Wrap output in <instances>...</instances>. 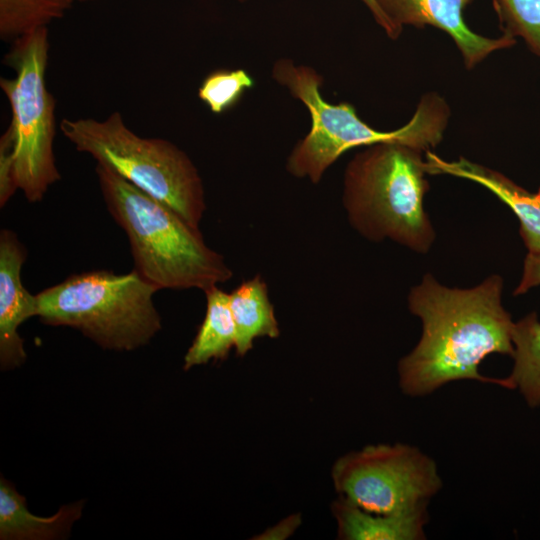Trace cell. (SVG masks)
<instances>
[{
	"label": "cell",
	"mask_w": 540,
	"mask_h": 540,
	"mask_svg": "<svg viewBox=\"0 0 540 540\" xmlns=\"http://www.w3.org/2000/svg\"><path fill=\"white\" fill-rule=\"evenodd\" d=\"M503 279L486 278L468 289L449 288L424 275L408 296L411 313L420 318L422 334L398 363L399 386L410 396L430 394L452 381L476 380L510 389L507 378L479 372L490 354L513 355L514 322L501 301Z\"/></svg>",
	"instance_id": "obj_1"
},
{
	"label": "cell",
	"mask_w": 540,
	"mask_h": 540,
	"mask_svg": "<svg viewBox=\"0 0 540 540\" xmlns=\"http://www.w3.org/2000/svg\"><path fill=\"white\" fill-rule=\"evenodd\" d=\"M95 172L108 211L128 237L134 269L158 291L205 292L232 278L224 257L206 244L199 227L109 167L97 164Z\"/></svg>",
	"instance_id": "obj_2"
},
{
	"label": "cell",
	"mask_w": 540,
	"mask_h": 540,
	"mask_svg": "<svg viewBox=\"0 0 540 540\" xmlns=\"http://www.w3.org/2000/svg\"><path fill=\"white\" fill-rule=\"evenodd\" d=\"M272 77L309 113L310 130L291 150L286 170L293 177L313 184H318L328 168L353 148L395 142L430 150L443 139L450 117L447 102L437 93L429 92L404 126L379 131L364 122L350 103L327 102L320 90L323 78L314 68L282 58L274 63Z\"/></svg>",
	"instance_id": "obj_3"
},
{
	"label": "cell",
	"mask_w": 540,
	"mask_h": 540,
	"mask_svg": "<svg viewBox=\"0 0 540 540\" xmlns=\"http://www.w3.org/2000/svg\"><path fill=\"white\" fill-rule=\"evenodd\" d=\"M423 152L401 143H377L349 161L342 202L349 223L364 238L391 239L428 252L435 232L424 210L429 185Z\"/></svg>",
	"instance_id": "obj_4"
},
{
	"label": "cell",
	"mask_w": 540,
	"mask_h": 540,
	"mask_svg": "<svg viewBox=\"0 0 540 540\" xmlns=\"http://www.w3.org/2000/svg\"><path fill=\"white\" fill-rule=\"evenodd\" d=\"M157 291L135 269L82 272L36 294L37 317L77 329L103 349L133 351L162 327L153 301Z\"/></svg>",
	"instance_id": "obj_5"
},
{
	"label": "cell",
	"mask_w": 540,
	"mask_h": 540,
	"mask_svg": "<svg viewBox=\"0 0 540 540\" xmlns=\"http://www.w3.org/2000/svg\"><path fill=\"white\" fill-rule=\"evenodd\" d=\"M60 129L77 151L199 227L206 210L203 181L190 157L174 143L137 135L118 111L101 120L64 118Z\"/></svg>",
	"instance_id": "obj_6"
},
{
	"label": "cell",
	"mask_w": 540,
	"mask_h": 540,
	"mask_svg": "<svg viewBox=\"0 0 540 540\" xmlns=\"http://www.w3.org/2000/svg\"><path fill=\"white\" fill-rule=\"evenodd\" d=\"M48 55L47 27L24 34L3 58L14 77L0 78L11 110L18 189L32 203L61 179L54 155L55 100L46 85Z\"/></svg>",
	"instance_id": "obj_7"
},
{
	"label": "cell",
	"mask_w": 540,
	"mask_h": 540,
	"mask_svg": "<svg viewBox=\"0 0 540 540\" xmlns=\"http://www.w3.org/2000/svg\"><path fill=\"white\" fill-rule=\"evenodd\" d=\"M339 496L372 513L399 515L426 509L442 487L434 460L402 443L368 445L332 467Z\"/></svg>",
	"instance_id": "obj_8"
},
{
	"label": "cell",
	"mask_w": 540,
	"mask_h": 540,
	"mask_svg": "<svg viewBox=\"0 0 540 540\" xmlns=\"http://www.w3.org/2000/svg\"><path fill=\"white\" fill-rule=\"evenodd\" d=\"M391 23L402 32L404 25L424 28L431 25L447 33L461 52L467 69L474 68L491 53L516 43L503 33L489 38L472 31L463 13L472 0H375Z\"/></svg>",
	"instance_id": "obj_9"
},
{
	"label": "cell",
	"mask_w": 540,
	"mask_h": 540,
	"mask_svg": "<svg viewBox=\"0 0 540 540\" xmlns=\"http://www.w3.org/2000/svg\"><path fill=\"white\" fill-rule=\"evenodd\" d=\"M27 251L17 235L9 229L0 231V366L15 369L26 360L19 327L37 316V298L23 285L22 266Z\"/></svg>",
	"instance_id": "obj_10"
},
{
	"label": "cell",
	"mask_w": 540,
	"mask_h": 540,
	"mask_svg": "<svg viewBox=\"0 0 540 540\" xmlns=\"http://www.w3.org/2000/svg\"><path fill=\"white\" fill-rule=\"evenodd\" d=\"M427 174H448L476 182L509 206L520 222L519 233L529 253H540V188L531 193L496 170L465 158L446 161L425 151Z\"/></svg>",
	"instance_id": "obj_11"
},
{
	"label": "cell",
	"mask_w": 540,
	"mask_h": 540,
	"mask_svg": "<svg viewBox=\"0 0 540 540\" xmlns=\"http://www.w3.org/2000/svg\"><path fill=\"white\" fill-rule=\"evenodd\" d=\"M83 504L64 505L49 517L34 515L26 505L24 496L5 478L0 480V539L51 540L67 534L81 516Z\"/></svg>",
	"instance_id": "obj_12"
},
{
	"label": "cell",
	"mask_w": 540,
	"mask_h": 540,
	"mask_svg": "<svg viewBox=\"0 0 540 540\" xmlns=\"http://www.w3.org/2000/svg\"><path fill=\"white\" fill-rule=\"evenodd\" d=\"M338 537L344 540H421L426 509L399 515L365 511L339 496L332 504Z\"/></svg>",
	"instance_id": "obj_13"
},
{
	"label": "cell",
	"mask_w": 540,
	"mask_h": 540,
	"mask_svg": "<svg viewBox=\"0 0 540 540\" xmlns=\"http://www.w3.org/2000/svg\"><path fill=\"white\" fill-rule=\"evenodd\" d=\"M229 304L236 329L235 351L238 356H245L257 338L279 337L280 328L268 287L260 275L243 281L229 293Z\"/></svg>",
	"instance_id": "obj_14"
},
{
	"label": "cell",
	"mask_w": 540,
	"mask_h": 540,
	"mask_svg": "<svg viewBox=\"0 0 540 540\" xmlns=\"http://www.w3.org/2000/svg\"><path fill=\"white\" fill-rule=\"evenodd\" d=\"M205 295L206 314L184 356L185 370L211 360H223L227 358L231 349L235 348L236 329L229 304V293L214 286L206 290Z\"/></svg>",
	"instance_id": "obj_15"
},
{
	"label": "cell",
	"mask_w": 540,
	"mask_h": 540,
	"mask_svg": "<svg viewBox=\"0 0 540 540\" xmlns=\"http://www.w3.org/2000/svg\"><path fill=\"white\" fill-rule=\"evenodd\" d=\"M514 365L506 377L510 389H518L530 407L540 406V321L532 312L514 322Z\"/></svg>",
	"instance_id": "obj_16"
},
{
	"label": "cell",
	"mask_w": 540,
	"mask_h": 540,
	"mask_svg": "<svg viewBox=\"0 0 540 540\" xmlns=\"http://www.w3.org/2000/svg\"><path fill=\"white\" fill-rule=\"evenodd\" d=\"M76 0H0V38L12 42L62 18Z\"/></svg>",
	"instance_id": "obj_17"
},
{
	"label": "cell",
	"mask_w": 540,
	"mask_h": 540,
	"mask_svg": "<svg viewBox=\"0 0 540 540\" xmlns=\"http://www.w3.org/2000/svg\"><path fill=\"white\" fill-rule=\"evenodd\" d=\"M254 84L253 77L244 69H217L203 79L198 97L212 113L222 114L233 108Z\"/></svg>",
	"instance_id": "obj_18"
},
{
	"label": "cell",
	"mask_w": 540,
	"mask_h": 540,
	"mask_svg": "<svg viewBox=\"0 0 540 540\" xmlns=\"http://www.w3.org/2000/svg\"><path fill=\"white\" fill-rule=\"evenodd\" d=\"M502 32L521 37L540 57V0H492Z\"/></svg>",
	"instance_id": "obj_19"
},
{
	"label": "cell",
	"mask_w": 540,
	"mask_h": 540,
	"mask_svg": "<svg viewBox=\"0 0 540 540\" xmlns=\"http://www.w3.org/2000/svg\"><path fill=\"white\" fill-rule=\"evenodd\" d=\"M18 190L15 140L8 128L0 138V207H4Z\"/></svg>",
	"instance_id": "obj_20"
},
{
	"label": "cell",
	"mask_w": 540,
	"mask_h": 540,
	"mask_svg": "<svg viewBox=\"0 0 540 540\" xmlns=\"http://www.w3.org/2000/svg\"><path fill=\"white\" fill-rule=\"evenodd\" d=\"M538 285H540V253H528L524 261L522 279L514 295L524 294Z\"/></svg>",
	"instance_id": "obj_21"
},
{
	"label": "cell",
	"mask_w": 540,
	"mask_h": 540,
	"mask_svg": "<svg viewBox=\"0 0 540 540\" xmlns=\"http://www.w3.org/2000/svg\"><path fill=\"white\" fill-rule=\"evenodd\" d=\"M301 523L299 514H294L265 530L259 539L283 540L291 536Z\"/></svg>",
	"instance_id": "obj_22"
},
{
	"label": "cell",
	"mask_w": 540,
	"mask_h": 540,
	"mask_svg": "<svg viewBox=\"0 0 540 540\" xmlns=\"http://www.w3.org/2000/svg\"><path fill=\"white\" fill-rule=\"evenodd\" d=\"M360 1L368 8L374 20L385 31L389 38L396 39L400 36L401 31H399L385 16V14L381 11L375 0Z\"/></svg>",
	"instance_id": "obj_23"
},
{
	"label": "cell",
	"mask_w": 540,
	"mask_h": 540,
	"mask_svg": "<svg viewBox=\"0 0 540 540\" xmlns=\"http://www.w3.org/2000/svg\"><path fill=\"white\" fill-rule=\"evenodd\" d=\"M76 1H92V0H76Z\"/></svg>",
	"instance_id": "obj_24"
},
{
	"label": "cell",
	"mask_w": 540,
	"mask_h": 540,
	"mask_svg": "<svg viewBox=\"0 0 540 540\" xmlns=\"http://www.w3.org/2000/svg\"><path fill=\"white\" fill-rule=\"evenodd\" d=\"M239 1H245V0H239Z\"/></svg>",
	"instance_id": "obj_25"
}]
</instances>
